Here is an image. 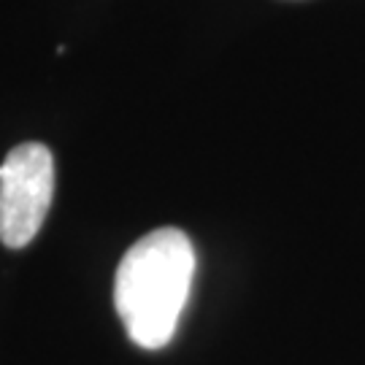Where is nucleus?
Returning <instances> with one entry per match:
<instances>
[{
	"label": "nucleus",
	"mask_w": 365,
	"mask_h": 365,
	"mask_svg": "<svg viewBox=\"0 0 365 365\" xmlns=\"http://www.w3.org/2000/svg\"><path fill=\"white\" fill-rule=\"evenodd\" d=\"M195 249L179 227H160L138 238L119 262L114 306L133 344L165 346L192 289Z\"/></svg>",
	"instance_id": "f257e3e1"
},
{
	"label": "nucleus",
	"mask_w": 365,
	"mask_h": 365,
	"mask_svg": "<svg viewBox=\"0 0 365 365\" xmlns=\"http://www.w3.org/2000/svg\"><path fill=\"white\" fill-rule=\"evenodd\" d=\"M54 195V157L43 144L14 146L0 163V241L27 247L49 214Z\"/></svg>",
	"instance_id": "f03ea898"
}]
</instances>
